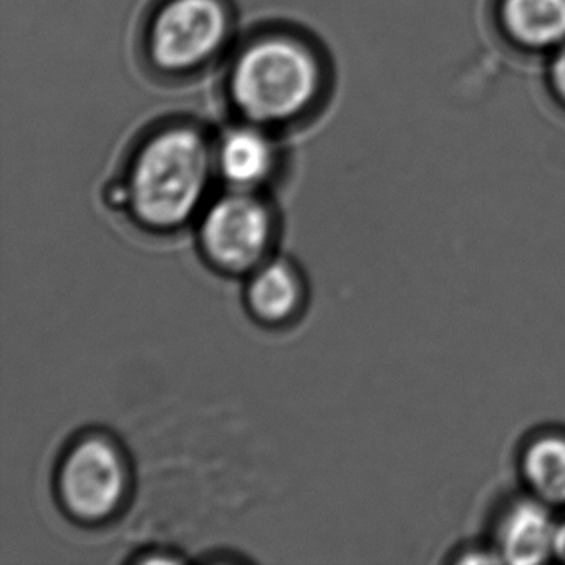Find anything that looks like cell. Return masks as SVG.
I'll use <instances>...</instances> for the list:
<instances>
[{"label":"cell","instance_id":"obj_1","mask_svg":"<svg viewBox=\"0 0 565 565\" xmlns=\"http://www.w3.org/2000/svg\"><path fill=\"white\" fill-rule=\"evenodd\" d=\"M223 100L233 120L286 135L319 120L332 95V65L302 29L267 24L241 38L224 62Z\"/></svg>","mask_w":565,"mask_h":565},{"label":"cell","instance_id":"obj_2","mask_svg":"<svg viewBox=\"0 0 565 565\" xmlns=\"http://www.w3.org/2000/svg\"><path fill=\"white\" fill-rule=\"evenodd\" d=\"M214 167V134L188 117L140 131L125 151L111 201L151 230L183 226L203 206Z\"/></svg>","mask_w":565,"mask_h":565},{"label":"cell","instance_id":"obj_3","mask_svg":"<svg viewBox=\"0 0 565 565\" xmlns=\"http://www.w3.org/2000/svg\"><path fill=\"white\" fill-rule=\"evenodd\" d=\"M236 25L231 0H151L137 29V64L167 87L200 81L230 57Z\"/></svg>","mask_w":565,"mask_h":565},{"label":"cell","instance_id":"obj_4","mask_svg":"<svg viewBox=\"0 0 565 565\" xmlns=\"http://www.w3.org/2000/svg\"><path fill=\"white\" fill-rule=\"evenodd\" d=\"M274 234V213L253 191L230 190L204 210L201 246L221 269L243 273L266 256Z\"/></svg>","mask_w":565,"mask_h":565},{"label":"cell","instance_id":"obj_5","mask_svg":"<svg viewBox=\"0 0 565 565\" xmlns=\"http://www.w3.org/2000/svg\"><path fill=\"white\" fill-rule=\"evenodd\" d=\"M127 488V459L104 435L85 436L72 446L58 471L65 508L84 521H100L114 514Z\"/></svg>","mask_w":565,"mask_h":565},{"label":"cell","instance_id":"obj_6","mask_svg":"<svg viewBox=\"0 0 565 565\" xmlns=\"http://www.w3.org/2000/svg\"><path fill=\"white\" fill-rule=\"evenodd\" d=\"M557 519V512L521 489L495 509L488 544L504 564H544L554 558Z\"/></svg>","mask_w":565,"mask_h":565},{"label":"cell","instance_id":"obj_7","mask_svg":"<svg viewBox=\"0 0 565 565\" xmlns=\"http://www.w3.org/2000/svg\"><path fill=\"white\" fill-rule=\"evenodd\" d=\"M282 135L267 128L233 120L214 134V167L230 190L259 193L276 180L284 163Z\"/></svg>","mask_w":565,"mask_h":565},{"label":"cell","instance_id":"obj_8","mask_svg":"<svg viewBox=\"0 0 565 565\" xmlns=\"http://www.w3.org/2000/svg\"><path fill=\"white\" fill-rule=\"evenodd\" d=\"M522 491L551 508L565 511V428L542 426L529 433L515 456Z\"/></svg>","mask_w":565,"mask_h":565},{"label":"cell","instance_id":"obj_9","mask_svg":"<svg viewBox=\"0 0 565 565\" xmlns=\"http://www.w3.org/2000/svg\"><path fill=\"white\" fill-rule=\"evenodd\" d=\"M502 22L522 47L547 51L565 44V0H502Z\"/></svg>","mask_w":565,"mask_h":565},{"label":"cell","instance_id":"obj_10","mask_svg":"<svg viewBox=\"0 0 565 565\" xmlns=\"http://www.w3.org/2000/svg\"><path fill=\"white\" fill-rule=\"evenodd\" d=\"M302 296L299 274L284 260L260 266L247 289L250 309L266 322H282L292 317L302 302Z\"/></svg>","mask_w":565,"mask_h":565},{"label":"cell","instance_id":"obj_11","mask_svg":"<svg viewBox=\"0 0 565 565\" xmlns=\"http://www.w3.org/2000/svg\"><path fill=\"white\" fill-rule=\"evenodd\" d=\"M548 77L557 97L565 102V44L555 52Z\"/></svg>","mask_w":565,"mask_h":565},{"label":"cell","instance_id":"obj_12","mask_svg":"<svg viewBox=\"0 0 565 565\" xmlns=\"http://www.w3.org/2000/svg\"><path fill=\"white\" fill-rule=\"evenodd\" d=\"M554 558L565 562V511L558 514L557 532H555Z\"/></svg>","mask_w":565,"mask_h":565}]
</instances>
